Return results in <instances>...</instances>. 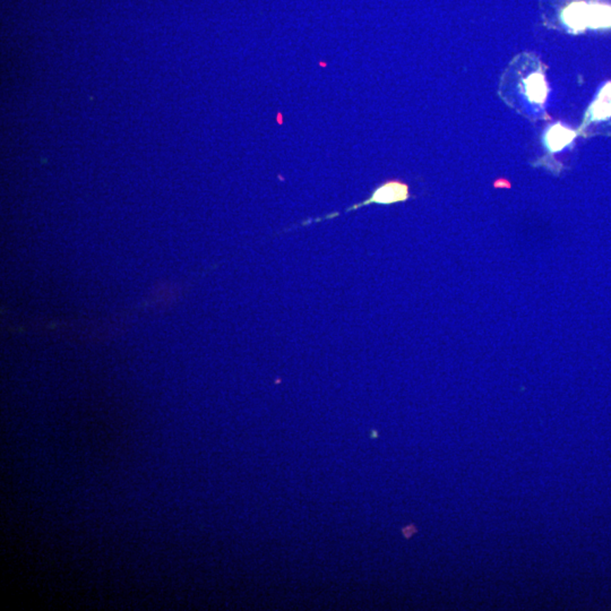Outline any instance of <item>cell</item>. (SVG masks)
Here are the masks:
<instances>
[{
	"label": "cell",
	"mask_w": 611,
	"mask_h": 611,
	"mask_svg": "<svg viewBox=\"0 0 611 611\" xmlns=\"http://www.w3.org/2000/svg\"><path fill=\"white\" fill-rule=\"evenodd\" d=\"M611 118V82L605 84V87L601 89L597 99L594 101L591 106L588 108L586 112V117L584 119L583 124L582 132L588 124L591 123H600V121H607Z\"/></svg>",
	"instance_id": "cell-3"
},
{
	"label": "cell",
	"mask_w": 611,
	"mask_h": 611,
	"mask_svg": "<svg viewBox=\"0 0 611 611\" xmlns=\"http://www.w3.org/2000/svg\"><path fill=\"white\" fill-rule=\"evenodd\" d=\"M562 20L572 32L611 27V6L605 4L575 1L562 13Z\"/></svg>",
	"instance_id": "cell-1"
},
{
	"label": "cell",
	"mask_w": 611,
	"mask_h": 611,
	"mask_svg": "<svg viewBox=\"0 0 611 611\" xmlns=\"http://www.w3.org/2000/svg\"><path fill=\"white\" fill-rule=\"evenodd\" d=\"M410 190H409V185L407 183L400 180V179H388V180H385L384 183L376 187L373 190V192H371L369 198L364 199L362 203L353 204L352 206L347 207L342 213H330L328 216H321V218H309L307 221H302L299 226L307 227L309 224L319 223V222L325 221V220H330V218H336V216L351 212V211L368 206V205H371V204L393 205V204L403 203V202L410 199Z\"/></svg>",
	"instance_id": "cell-2"
},
{
	"label": "cell",
	"mask_w": 611,
	"mask_h": 611,
	"mask_svg": "<svg viewBox=\"0 0 611 611\" xmlns=\"http://www.w3.org/2000/svg\"><path fill=\"white\" fill-rule=\"evenodd\" d=\"M577 136V132L569 130L562 124H556L550 127V130L545 135V144L551 153L560 152L569 145Z\"/></svg>",
	"instance_id": "cell-5"
},
{
	"label": "cell",
	"mask_w": 611,
	"mask_h": 611,
	"mask_svg": "<svg viewBox=\"0 0 611 611\" xmlns=\"http://www.w3.org/2000/svg\"><path fill=\"white\" fill-rule=\"evenodd\" d=\"M523 85L525 89V97L530 102L536 104H545L549 89L543 72H536L529 75L528 78H525L523 82Z\"/></svg>",
	"instance_id": "cell-4"
}]
</instances>
